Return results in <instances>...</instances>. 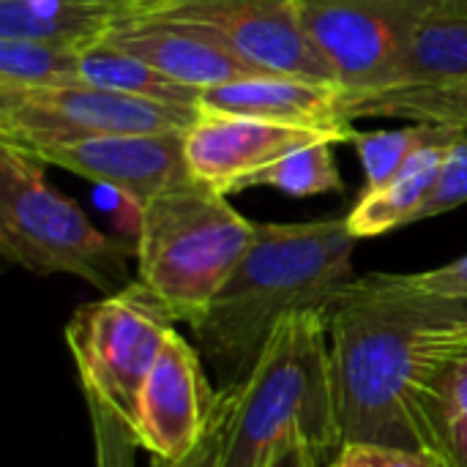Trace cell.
<instances>
[{"label":"cell","instance_id":"cell-1","mask_svg":"<svg viewBox=\"0 0 467 467\" xmlns=\"http://www.w3.org/2000/svg\"><path fill=\"white\" fill-rule=\"evenodd\" d=\"M326 317L342 443L424 454L413 405L467 345V301L416 290L402 274H369Z\"/></svg>","mask_w":467,"mask_h":467},{"label":"cell","instance_id":"cell-2","mask_svg":"<svg viewBox=\"0 0 467 467\" xmlns=\"http://www.w3.org/2000/svg\"><path fill=\"white\" fill-rule=\"evenodd\" d=\"M348 216L254 224V241L200 320L197 350L222 389L241 386L274 331L298 312H331L358 279Z\"/></svg>","mask_w":467,"mask_h":467},{"label":"cell","instance_id":"cell-3","mask_svg":"<svg viewBox=\"0 0 467 467\" xmlns=\"http://www.w3.org/2000/svg\"><path fill=\"white\" fill-rule=\"evenodd\" d=\"M222 465L260 467L287 438L306 441L320 457L342 446L328 317L290 315L268 339L252 375L219 391Z\"/></svg>","mask_w":467,"mask_h":467},{"label":"cell","instance_id":"cell-4","mask_svg":"<svg viewBox=\"0 0 467 467\" xmlns=\"http://www.w3.org/2000/svg\"><path fill=\"white\" fill-rule=\"evenodd\" d=\"M254 224L227 194L192 172L161 189L142 211L137 238V279L178 317L194 323L211 306L230 274L246 257Z\"/></svg>","mask_w":467,"mask_h":467},{"label":"cell","instance_id":"cell-5","mask_svg":"<svg viewBox=\"0 0 467 467\" xmlns=\"http://www.w3.org/2000/svg\"><path fill=\"white\" fill-rule=\"evenodd\" d=\"M0 254L36 274H66L115 296L129 287L137 246L101 233L88 213L44 178V161L0 140Z\"/></svg>","mask_w":467,"mask_h":467},{"label":"cell","instance_id":"cell-6","mask_svg":"<svg viewBox=\"0 0 467 467\" xmlns=\"http://www.w3.org/2000/svg\"><path fill=\"white\" fill-rule=\"evenodd\" d=\"M175 323L172 309L140 279L79 306L66 326V345L85 400L109 408L134 430L140 391Z\"/></svg>","mask_w":467,"mask_h":467},{"label":"cell","instance_id":"cell-7","mask_svg":"<svg viewBox=\"0 0 467 467\" xmlns=\"http://www.w3.org/2000/svg\"><path fill=\"white\" fill-rule=\"evenodd\" d=\"M200 109L126 96L90 82L0 88V140L19 148L118 134L189 131Z\"/></svg>","mask_w":467,"mask_h":467},{"label":"cell","instance_id":"cell-8","mask_svg":"<svg viewBox=\"0 0 467 467\" xmlns=\"http://www.w3.org/2000/svg\"><path fill=\"white\" fill-rule=\"evenodd\" d=\"M438 0H296L304 33L345 96L391 88Z\"/></svg>","mask_w":467,"mask_h":467},{"label":"cell","instance_id":"cell-9","mask_svg":"<svg viewBox=\"0 0 467 467\" xmlns=\"http://www.w3.org/2000/svg\"><path fill=\"white\" fill-rule=\"evenodd\" d=\"M126 16L200 25L265 74L337 85L334 71L304 33L296 0H129Z\"/></svg>","mask_w":467,"mask_h":467},{"label":"cell","instance_id":"cell-10","mask_svg":"<svg viewBox=\"0 0 467 467\" xmlns=\"http://www.w3.org/2000/svg\"><path fill=\"white\" fill-rule=\"evenodd\" d=\"M216 394L200 350L172 331L140 391L134 421L140 449L164 462L186 460L211 421Z\"/></svg>","mask_w":467,"mask_h":467},{"label":"cell","instance_id":"cell-11","mask_svg":"<svg viewBox=\"0 0 467 467\" xmlns=\"http://www.w3.org/2000/svg\"><path fill=\"white\" fill-rule=\"evenodd\" d=\"M186 134H118L74 142H49L25 148L38 161L60 167L71 175L129 194L142 208L161 189L189 175Z\"/></svg>","mask_w":467,"mask_h":467},{"label":"cell","instance_id":"cell-12","mask_svg":"<svg viewBox=\"0 0 467 467\" xmlns=\"http://www.w3.org/2000/svg\"><path fill=\"white\" fill-rule=\"evenodd\" d=\"M348 142L342 134L320 129L279 126L254 118H238L224 112L200 109L197 120L186 131V164L189 172L222 194L244 192V183L312 142Z\"/></svg>","mask_w":467,"mask_h":467},{"label":"cell","instance_id":"cell-13","mask_svg":"<svg viewBox=\"0 0 467 467\" xmlns=\"http://www.w3.org/2000/svg\"><path fill=\"white\" fill-rule=\"evenodd\" d=\"M104 44L129 52L161 74L197 90H208L233 79L265 74L230 49L213 30L153 16H123Z\"/></svg>","mask_w":467,"mask_h":467},{"label":"cell","instance_id":"cell-14","mask_svg":"<svg viewBox=\"0 0 467 467\" xmlns=\"http://www.w3.org/2000/svg\"><path fill=\"white\" fill-rule=\"evenodd\" d=\"M342 96L345 93L328 82L287 74H257L202 90L200 109L279 126L334 131L350 142L356 126L342 112Z\"/></svg>","mask_w":467,"mask_h":467},{"label":"cell","instance_id":"cell-15","mask_svg":"<svg viewBox=\"0 0 467 467\" xmlns=\"http://www.w3.org/2000/svg\"><path fill=\"white\" fill-rule=\"evenodd\" d=\"M467 137V129H457L441 142H432L421 148L383 189L361 194L356 208L348 213L350 233L361 238H375L391 230H400L405 224H416L421 208L427 205L430 194L435 192L451 150L457 142Z\"/></svg>","mask_w":467,"mask_h":467},{"label":"cell","instance_id":"cell-16","mask_svg":"<svg viewBox=\"0 0 467 467\" xmlns=\"http://www.w3.org/2000/svg\"><path fill=\"white\" fill-rule=\"evenodd\" d=\"M129 0H0V38L90 49L126 16Z\"/></svg>","mask_w":467,"mask_h":467},{"label":"cell","instance_id":"cell-17","mask_svg":"<svg viewBox=\"0 0 467 467\" xmlns=\"http://www.w3.org/2000/svg\"><path fill=\"white\" fill-rule=\"evenodd\" d=\"M413 421L424 454L441 467H467V345L424 383Z\"/></svg>","mask_w":467,"mask_h":467},{"label":"cell","instance_id":"cell-18","mask_svg":"<svg viewBox=\"0 0 467 467\" xmlns=\"http://www.w3.org/2000/svg\"><path fill=\"white\" fill-rule=\"evenodd\" d=\"M454 79H467V0H438L416 30L391 88L443 85Z\"/></svg>","mask_w":467,"mask_h":467},{"label":"cell","instance_id":"cell-19","mask_svg":"<svg viewBox=\"0 0 467 467\" xmlns=\"http://www.w3.org/2000/svg\"><path fill=\"white\" fill-rule=\"evenodd\" d=\"M342 112L348 120L364 118H400V120H430L467 129V79L443 85L389 88L364 96H342Z\"/></svg>","mask_w":467,"mask_h":467},{"label":"cell","instance_id":"cell-20","mask_svg":"<svg viewBox=\"0 0 467 467\" xmlns=\"http://www.w3.org/2000/svg\"><path fill=\"white\" fill-rule=\"evenodd\" d=\"M82 79L99 88H109L126 96L161 101L172 107L200 109V93L197 88H189L183 82H175L172 77L161 74L150 63L120 52L109 44H96L82 52Z\"/></svg>","mask_w":467,"mask_h":467},{"label":"cell","instance_id":"cell-21","mask_svg":"<svg viewBox=\"0 0 467 467\" xmlns=\"http://www.w3.org/2000/svg\"><path fill=\"white\" fill-rule=\"evenodd\" d=\"M462 126L416 120L408 129H383V131H353V148L364 167V194L383 189L394 175L427 145L446 140Z\"/></svg>","mask_w":467,"mask_h":467},{"label":"cell","instance_id":"cell-22","mask_svg":"<svg viewBox=\"0 0 467 467\" xmlns=\"http://www.w3.org/2000/svg\"><path fill=\"white\" fill-rule=\"evenodd\" d=\"M82 79V49L33 38H0V88H55Z\"/></svg>","mask_w":467,"mask_h":467},{"label":"cell","instance_id":"cell-23","mask_svg":"<svg viewBox=\"0 0 467 467\" xmlns=\"http://www.w3.org/2000/svg\"><path fill=\"white\" fill-rule=\"evenodd\" d=\"M334 145L337 142H331V140L304 145V148L293 150L290 156L279 159L276 164L265 167L254 178H249L244 183V189L274 186L290 197H317V194L345 192V183H342V175L337 167V156H334Z\"/></svg>","mask_w":467,"mask_h":467},{"label":"cell","instance_id":"cell-24","mask_svg":"<svg viewBox=\"0 0 467 467\" xmlns=\"http://www.w3.org/2000/svg\"><path fill=\"white\" fill-rule=\"evenodd\" d=\"M93 430V467H137V435L109 408L85 400Z\"/></svg>","mask_w":467,"mask_h":467},{"label":"cell","instance_id":"cell-25","mask_svg":"<svg viewBox=\"0 0 467 467\" xmlns=\"http://www.w3.org/2000/svg\"><path fill=\"white\" fill-rule=\"evenodd\" d=\"M331 467H441L430 454L383 446V443H342Z\"/></svg>","mask_w":467,"mask_h":467},{"label":"cell","instance_id":"cell-26","mask_svg":"<svg viewBox=\"0 0 467 467\" xmlns=\"http://www.w3.org/2000/svg\"><path fill=\"white\" fill-rule=\"evenodd\" d=\"M467 202V137L462 142H457V148L449 156V164L435 186V192L430 194L427 205L419 213V222L441 216L446 211H454Z\"/></svg>","mask_w":467,"mask_h":467},{"label":"cell","instance_id":"cell-27","mask_svg":"<svg viewBox=\"0 0 467 467\" xmlns=\"http://www.w3.org/2000/svg\"><path fill=\"white\" fill-rule=\"evenodd\" d=\"M408 285H413L416 290L432 293V296H443V298H462L467 301V254L443 265L435 271H424V274H402Z\"/></svg>","mask_w":467,"mask_h":467},{"label":"cell","instance_id":"cell-28","mask_svg":"<svg viewBox=\"0 0 467 467\" xmlns=\"http://www.w3.org/2000/svg\"><path fill=\"white\" fill-rule=\"evenodd\" d=\"M222 465V405H219V394H216V405L211 413V421L200 438V443L194 446V451L181 460V462H164V460H153L150 467H219Z\"/></svg>","mask_w":467,"mask_h":467},{"label":"cell","instance_id":"cell-29","mask_svg":"<svg viewBox=\"0 0 467 467\" xmlns=\"http://www.w3.org/2000/svg\"><path fill=\"white\" fill-rule=\"evenodd\" d=\"M320 454L301 438H287L268 451L260 467H320Z\"/></svg>","mask_w":467,"mask_h":467}]
</instances>
